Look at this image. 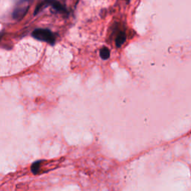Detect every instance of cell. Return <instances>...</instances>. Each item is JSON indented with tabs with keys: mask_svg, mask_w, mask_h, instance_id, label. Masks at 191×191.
<instances>
[{
	"mask_svg": "<svg viewBox=\"0 0 191 191\" xmlns=\"http://www.w3.org/2000/svg\"><path fill=\"white\" fill-rule=\"evenodd\" d=\"M32 36L37 40L45 41L50 44H54L55 42V36L50 30L44 29H35L32 33Z\"/></svg>",
	"mask_w": 191,
	"mask_h": 191,
	"instance_id": "1",
	"label": "cell"
},
{
	"mask_svg": "<svg viewBox=\"0 0 191 191\" xmlns=\"http://www.w3.org/2000/svg\"><path fill=\"white\" fill-rule=\"evenodd\" d=\"M126 35H125L124 32H120L119 35H117L116 38V45L117 47H120L124 42L126 41Z\"/></svg>",
	"mask_w": 191,
	"mask_h": 191,
	"instance_id": "4",
	"label": "cell"
},
{
	"mask_svg": "<svg viewBox=\"0 0 191 191\" xmlns=\"http://www.w3.org/2000/svg\"><path fill=\"white\" fill-rule=\"evenodd\" d=\"M40 164H41V161H37L35 164H33V165L32 166V171L33 173L36 174L38 172L40 168Z\"/></svg>",
	"mask_w": 191,
	"mask_h": 191,
	"instance_id": "6",
	"label": "cell"
},
{
	"mask_svg": "<svg viewBox=\"0 0 191 191\" xmlns=\"http://www.w3.org/2000/svg\"><path fill=\"white\" fill-rule=\"evenodd\" d=\"M29 2L28 0H20L17 3L13 11V18L15 20H21L27 13L29 9Z\"/></svg>",
	"mask_w": 191,
	"mask_h": 191,
	"instance_id": "3",
	"label": "cell"
},
{
	"mask_svg": "<svg viewBox=\"0 0 191 191\" xmlns=\"http://www.w3.org/2000/svg\"><path fill=\"white\" fill-rule=\"evenodd\" d=\"M100 56H101L102 59H108L110 57V51H109V49L106 47H103L100 50Z\"/></svg>",
	"mask_w": 191,
	"mask_h": 191,
	"instance_id": "5",
	"label": "cell"
},
{
	"mask_svg": "<svg viewBox=\"0 0 191 191\" xmlns=\"http://www.w3.org/2000/svg\"><path fill=\"white\" fill-rule=\"evenodd\" d=\"M47 6H52V8L56 12H58V13H67V10H66L65 8L59 2L57 1V0H44L43 2H41L36 8L35 14H37L38 13H39L41 10H43L44 8L47 7Z\"/></svg>",
	"mask_w": 191,
	"mask_h": 191,
	"instance_id": "2",
	"label": "cell"
},
{
	"mask_svg": "<svg viewBox=\"0 0 191 191\" xmlns=\"http://www.w3.org/2000/svg\"><path fill=\"white\" fill-rule=\"evenodd\" d=\"M125 1H129V0H125Z\"/></svg>",
	"mask_w": 191,
	"mask_h": 191,
	"instance_id": "7",
	"label": "cell"
}]
</instances>
